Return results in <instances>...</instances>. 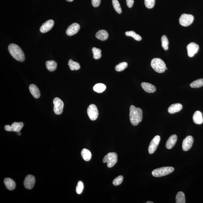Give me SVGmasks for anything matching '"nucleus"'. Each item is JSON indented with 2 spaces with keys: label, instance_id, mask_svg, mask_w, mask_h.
I'll return each instance as SVG.
<instances>
[{
  "label": "nucleus",
  "instance_id": "obj_1",
  "mask_svg": "<svg viewBox=\"0 0 203 203\" xmlns=\"http://www.w3.org/2000/svg\"><path fill=\"white\" fill-rule=\"evenodd\" d=\"M129 110V118L131 123L134 126H137L142 120V110L140 108L135 107L133 105L130 106Z\"/></svg>",
  "mask_w": 203,
  "mask_h": 203
},
{
  "label": "nucleus",
  "instance_id": "obj_2",
  "mask_svg": "<svg viewBox=\"0 0 203 203\" xmlns=\"http://www.w3.org/2000/svg\"><path fill=\"white\" fill-rule=\"evenodd\" d=\"M8 49L11 55L17 61L22 62L25 60V56L22 49L16 44H10Z\"/></svg>",
  "mask_w": 203,
  "mask_h": 203
},
{
  "label": "nucleus",
  "instance_id": "obj_3",
  "mask_svg": "<svg viewBox=\"0 0 203 203\" xmlns=\"http://www.w3.org/2000/svg\"><path fill=\"white\" fill-rule=\"evenodd\" d=\"M151 67L155 72L162 73L165 71L166 67L163 60L159 58L152 59L151 62Z\"/></svg>",
  "mask_w": 203,
  "mask_h": 203
},
{
  "label": "nucleus",
  "instance_id": "obj_4",
  "mask_svg": "<svg viewBox=\"0 0 203 203\" xmlns=\"http://www.w3.org/2000/svg\"><path fill=\"white\" fill-rule=\"evenodd\" d=\"M174 168L172 167H165L156 168L152 172V175L155 177L165 176L172 173Z\"/></svg>",
  "mask_w": 203,
  "mask_h": 203
},
{
  "label": "nucleus",
  "instance_id": "obj_5",
  "mask_svg": "<svg viewBox=\"0 0 203 203\" xmlns=\"http://www.w3.org/2000/svg\"><path fill=\"white\" fill-rule=\"evenodd\" d=\"M117 162V154L114 152H110L107 154L103 158V163H107L109 168H111L116 165Z\"/></svg>",
  "mask_w": 203,
  "mask_h": 203
},
{
  "label": "nucleus",
  "instance_id": "obj_6",
  "mask_svg": "<svg viewBox=\"0 0 203 203\" xmlns=\"http://www.w3.org/2000/svg\"><path fill=\"white\" fill-rule=\"evenodd\" d=\"M194 17L191 14H183L181 15L179 19V23L184 27H188L190 25L193 21Z\"/></svg>",
  "mask_w": 203,
  "mask_h": 203
},
{
  "label": "nucleus",
  "instance_id": "obj_7",
  "mask_svg": "<svg viewBox=\"0 0 203 203\" xmlns=\"http://www.w3.org/2000/svg\"><path fill=\"white\" fill-rule=\"evenodd\" d=\"M54 104V111L57 115H60L62 113L64 104L63 101L58 97H56L53 100Z\"/></svg>",
  "mask_w": 203,
  "mask_h": 203
},
{
  "label": "nucleus",
  "instance_id": "obj_8",
  "mask_svg": "<svg viewBox=\"0 0 203 203\" xmlns=\"http://www.w3.org/2000/svg\"><path fill=\"white\" fill-rule=\"evenodd\" d=\"M87 114L91 120L94 121L97 119L99 115L97 106L94 104L90 105L87 110Z\"/></svg>",
  "mask_w": 203,
  "mask_h": 203
},
{
  "label": "nucleus",
  "instance_id": "obj_9",
  "mask_svg": "<svg viewBox=\"0 0 203 203\" xmlns=\"http://www.w3.org/2000/svg\"><path fill=\"white\" fill-rule=\"evenodd\" d=\"M160 141L159 135H156L154 137L150 143L148 151L150 154H153L156 151Z\"/></svg>",
  "mask_w": 203,
  "mask_h": 203
},
{
  "label": "nucleus",
  "instance_id": "obj_10",
  "mask_svg": "<svg viewBox=\"0 0 203 203\" xmlns=\"http://www.w3.org/2000/svg\"><path fill=\"white\" fill-rule=\"evenodd\" d=\"M35 177L32 175H28L26 177L24 181V187L27 189L31 190L35 185Z\"/></svg>",
  "mask_w": 203,
  "mask_h": 203
},
{
  "label": "nucleus",
  "instance_id": "obj_11",
  "mask_svg": "<svg viewBox=\"0 0 203 203\" xmlns=\"http://www.w3.org/2000/svg\"><path fill=\"white\" fill-rule=\"evenodd\" d=\"M187 49L188 56L190 57H192L198 52L199 46L195 43L192 42L188 44Z\"/></svg>",
  "mask_w": 203,
  "mask_h": 203
},
{
  "label": "nucleus",
  "instance_id": "obj_12",
  "mask_svg": "<svg viewBox=\"0 0 203 203\" xmlns=\"http://www.w3.org/2000/svg\"><path fill=\"white\" fill-rule=\"evenodd\" d=\"M194 139L193 137L188 136L183 141L182 148L184 151H187L190 149L193 142Z\"/></svg>",
  "mask_w": 203,
  "mask_h": 203
},
{
  "label": "nucleus",
  "instance_id": "obj_13",
  "mask_svg": "<svg viewBox=\"0 0 203 203\" xmlns=\"http://www.w3.org/2000/svg\"><path fill=\"white\" fill-rule=\"evenodd\" d=\"M80 28V24L77 23H73L66 30V34L68 36H72L78 32Z\"/></svg>",
  "mask_w": 203,
  "mask_h": 203
},
{
  "label": "nucleus",
  "instance_id": "obj_14",
  "mask_svg": "<svg viewBox=\"0 0 203 203\" xmlns=\"http://www.w3.org/2000/svg\"><path fill=\"white\" fill-rule=\"evenodd\" d=\"M54 24V21L49 20L42 24L40 28V31L41 33H45L49 31L53 28Z\"/></svg>",
  "mask_w": 203,
  "mask_h": 203
},
{
  "label": "nucleus",
  "instance_id": "obj_15",
  "mask_svg": "<svg viewBox=\"0 0 203 203\" xmlns=\"http://www.w3.org/2000/svg\"><path fill=\"white\" fill-rule=\"evenodd\" d=\"M141 86L145 92L148 93H153L156 91V88L153 85L148 83H142Z\"/></svg>",
  "mask_w": 203,
  "mask_h": 203
},
{
  "label": "nucleus",
  "instance_id": "obj_16",
  "mask_svg": "<svg viewBox=\"0 0 203 203\" xmlns=\"http://www.w3.org/2000/svg\"><path fill=\"white\" fill-rule=\"evenodd\" d=\"M177 138H178L176 135L173 134L171 135L167 141L166 147L167 149H170L173 148L176 143Z\"/></svg>",
  "mask_w": 203,
  "mask_h": 203
},
{
  "label": "nucleus",
  "instance_id": "obj_17",
  "mask_svg": "<svg viewBox=\"0 0 203 203\" xmlns=\"http://www.w3.org/2000/svg\"><path fill=\"white\" fill-rule=\"evenodd\" d=\"M182 109V105L180 103H175L171 105L168 108V111L169 113L174 114L180 111Z\"/></svg>",
  "mask_w": 203,
  "mask_h": 203
},
{
  "label": "nucleus",
  "instance_id": "obj_18",
  "mask_svg": "<svg viewBox=\"0 0 203 203\" xmlns=\"http://www.w3.org/2000/svg\"><path fill=\"white\" fill-rule=\"evenodd\" d=\"M29 89L31 94L34 98L38 99L40 96V93L39 90L36 86L34 84L30 85Z\"/></svg>",
  "mask_w": 203,
  "mask_h": 203
},
{
  "label": "nucleus",
  "instance_id": "obj_19",
  "mask_svg": "<svg viewBox=\"0 0 203 203\" xmlns=\"http://www.w3.org/2000/svg\"><path fill=\"white\" fill-rule=\"evenodd\" d=\"M193 119L194 123L196 124H201L203 122L202 114L201 112L197 111L194 113Z\"/></svg>",
  "mask_w": 203,
  "mask_h": 203
},
{
  "label": "nucleus",
  "instance_id": "obj_20",
  "mask_svg": "<svg viewBox=\"0 0 203 203\" xmlns=\"http://www.w3.org/2000/svg\"><path fill=\"white\" fill-rule=\"evenodd\" d=\"M4 183L8 190L12 191L15 189L16 184L12 179L9 178H6L4 179Z\"/></svg>",
  "mask_w": 203,
  "mask_h": 203
},
{
  "label": "nucleus",
  "instance_id": "obj_21",
  "mask_svg": "<svg viewBox=\"0 0 203 203\" xmlns=\"http://www.w3.org/2000/svg\"><path fill=\"white\" fill-rule=\"evenodd\" d=\"M96 37L101 41H105L109 37V34L106 30H100L96 33Z\"/></svg>",
  "mask_w": 203,
  "mask_h": 203
},
{
  "label": "nucleus",
  "instance_id": "obj_22",
  "mask_svg": "<svg viewBox=\"0 0 203 203\" xmlns=\"http://www.w3.org/2000/svg\"><path fill=\"white\" fill-rule=\"evenodd\" d=\"M46 67L47 70L50 72H53L56 70L57 68V62L53 60L47 61L46 63Z\"/></svg>",
  "mask_w": 203,
  "mask_h": 203
},
{
  "label": "nucleus",
  "instance_id": "obj_23",
  "mask_svg": "<svg viewBox=\"0 0 203 203\" xmlns=\"http://www.w3.org/2000/svg\"><path fill=\"white\" fill-rule=\"evenodd\" d=\"M24 123L22 122H14L11 125V131L20 132L24 127Z\"/></svg>",
  "mask_w": 203,
  "mask_h": 203
},
{
  "label": "nucleus",
  "instance_id": "obj_24",
  "mask_svg": "<svg viewBox=\"0 0 203 203\" xmlns=\"http://www.w3.org/2000/svg\"><path fill=\"white\" fill-rule=\"evenodd\" d=\"M81 155L83 159L87 162L90 161L91 159L92 156L91 152L88 149H83L82 150Z\"/></svg>",
  "mask_w": 203,
  "mask_h": 203
},
{
  "label": "nucleus",
  "instance_id": "obj_25",
  "mask_svg": "<svg viewBox=\"0 0 203 203\" xmlns=\"http://www.w3.org/2000/svg\"><path fill=\"white\" fill-rule=\"evenodd\" d=\"M106 86L103 83H97L93 88L94 91L98 93H103L106 90Z\"/></svg>",
  "mask_w": 203,
  "mask_h": 203
},
{
  "label": "nucleus",
  "instance_id": "obj_26",
  "mask_svg": "<svg viewBox=\"0 0 203 203\" xmlns=\"http://www.w3.org/2000/svg\"><path fill=\"white\" fill-rule=\"evenodd\" d=\"M68 65L69 66L70 69L71 70H77L80 69V64L77 62L73 61L70 59L69 61Z\"/></svg>",
  "mask_w": 203,
  "mask_h": 203
},
{
  "label": "nucleus",
  "instance_id": "obj_27",
  "mask_svg": "<svg viewBox=\"0 0 203 203\" xmlns=\"http://www.w3.org/2000/svg\"><path fill=\"white\" fill-rule=\"evenodd\" d=\"M176 203H185V194L182 191H179L177 194L176 197Z\"/></svg>",
  "mask_w": 203,
  "mask_h": 203
},
{
  "label": "nucleus",
  "instance_id": "obj_28",
  "mask_svg": "<svg viewBox=\"0 0 203 203\" xmlns=\"http://www.w3.org/2000/svg\"><path fill=\"white\" fill-rule=\"evenodd\" d=\"M125 35L127 36L131 37L136 41H140L142 40V37L134 31H127L125 32Z\"/></svg>",
  "mask_w": 203,
  "mask_h": 203
},
{
  "label": "nucleus",
  "instance_id": "obj_29",
  "mask_svg": "<svg viewBox=\"0 0 203 203\" xmlns=\"http://www.w3.org/2000/svg\"><path fill=\"white\" fill-rule=\"evenodd\" d=\"M190 86L193 88H198L203 86V79H198L195 80L190 84Z\"/></svg>",
  "mask_w": 203,
  "mask_h": 203
},
{
  "label": "nucleus",
  "instance_id": "obj_30",
  "mask_svg": "<svg viewBox=\"0 0 203 203\" xmlns=\"http://www.w3.org/2000/svg\"><path fill=\"white\" fill-rule=\"evenodd\" d=\"M92 50L93 54V58L94 59L98 60L101 57L102 51L100 49L94 47L92 48Z\"/></svg>",
  "mask_w": 203,
  "mask_h": 203
},
{
  "label": "nucleus",
  "instance_id": "obj_31",
  "mask_svg": "<svg viewBox=\"0 0 203 203\" xmlns=\"http://www.w3.org/2000/svg\"><path fill=\"white\" fill-rule=\"evenodd\" d=\"M112 3L115 11L119 14H121L122 10L120 4L118 0H112Z\"/></svg>",
  "mask_w": 203,
  "mask_h": 203
},
{
  "label": "nucleus",
  "instance_id": "obj_32",
  "mask_svg": "<svg viewBox=\"0 0 203 203\" xmlns=\"http://www.w3.org/2000/svg\"><path fill=\"white\" fill-rule=\"evenodd\" d=\"M161 41H162V48L164 50H168V45L169 42L166 36L165 35L162 36L161 38Z\"/></svg>",
  "mask_w": 203,
  "mask_h": 203
},
{
  "label": "nucleus",
  "instance_id": "obj_33",
  "mask_svg": "<svg viewBox=\"0 0 203 203\" xmlns=\"http://www.w3.org/2000/svg\"><path fill=\"white\" fill-rule=\"evenodd\" d=\"M128 67V63L126 62H122L119 63L115 67V69L117 72H121L124 70Z\"/></svg>",
  "mask_w": 203,
  "mask_h": 203
},
{
  "label": "nucleus",
  "instance_id": "obj_34",
  "mask_svg": "<svg viewBox=\"0 0 203 203\" xmlns=\"http://www.w3.org/2000/svg\"><path fill=\"white\" fill-rule=\"evenodd\" d=\"M123 176L120 175L115 178L113 181V184L115 186H118L120 185L123 182Z\"/></svg>",
  "mask_w": 203,
  "mask_h": 203
},
{
  "label": "nucleus",
  "instance_id": "obj_35",
  "mask_svg": "<svg viewBox=\"0 0 203 203\" xmlns=\"http://www.w3.org/2000/svg\"><path fill=\"white\" fill-rule=\"evenodd\" d=\"M145 6L149 9H151L154 6L155 0H145Z\"/></svg>",
  "mask_w": 203,
  "mask_h": 203
},
{
  "label": "nucleus",
  "instance_id": "obj_36",
  "mask_svg": "<svg viewBox=\"0 0 203 203\" xmlns=\"http://www.w3.org/2000/svg\"><path fill=\"white\" fill-rule=\"evenodd\" d=\"M83 183L81 181H79L76 187V192L77 194H80L83 192Z\"/></svg>",
  "mask_w": 203,
  "mask_h": 203
},
{
  "label": "nucleus",
  "instance_id": "obj_37",
  "mask_svg": "<svg viewBox=\"0 0 203 203\" xmlns=\"http://www.w3.org/2000/svg\"><path fill=\"white\" fill-rule=\"evenodd\" d=\"M101 0H92V5L94 7H99L100 5Z\"/></svg>",
  "mask_w": 203,
  "mask_h": 203
},
{
  "label": "nucleus",
  "instance_id": "obj_38",
  "mask_svg": "<svg viewBox=\"0 0 203 203\" xmlns=\"http://www.w3.org/2000/svg\"><path fill=\"white\" fill-rule=\"evenodd\" d=\"M126 4L127 6L129 8H131L133 6L134 3V0H126Z\"/></svg>",
  "mask_w": 203,
  "mask_h": 203
},
{
  "label": "nucleus",
  "instance_id": "obj_39",
  "mask_svg": "<svg viewBox=\"0 0 203 203\" xmlns=\"http://www.w3.org/2000/svg\"><path fill=\"white\" fill-rule=\"evenodd\" d=\"M5 129L7 131H11V126L9 125H7L5 126Z\"/></svg>",
  "mask_w": 203,
  "mask_h": 203
},
{
  "label": "nucleus",
  "instance_id": "obj_40",
  "mask_svg": "<svg viewBox=\"0 0 203 203\" xmlns=\"http://www.w3.org/2000/svg\"><path fill=\"white\" fill-rule=\"evenodd\" d=\"M66 1H68V2H72L74 1V0H66Z\"/></svg>",
  "mask_w": 203,
  "mask_h": 203
},
{
  "label": "nucleus",
  "instance_id": "obj_41",
  "mask_svg": "<svg viewBox=\"0 0 203 203\" xmlns=\"http://www.w3.org/2000/svg\"><path fill=\"white\" fill-rule=\"evenodd\" d=\"M17 134H18V135H21V132H17Z\"/></svg>",
  "mask_w": 203,
  "mask_h": 203
},
{
  "label": "nucleus",
  "instance_id": "obj_42",
  "mask_svg": "<svg viewBox=\"0 0 203 203\" xmlns=\"http://www.w3.org/2000/svg\"><path fill=\"white\" fill-rule=\"evenodd\" d=\"M154 202H152L151 201H148L146 203H154Z\"/></svg>",
  "mask_w": 203,
  "mask_h": 203
},
{
  "label": "nucleus",
  "instance_id": "obj_43",
  "mask_svg": "<svg viewBox=\"0 0 203 203\" xmlns=\"http://www.w3.org/2000/svg\"><path fill=\"white\" fill-rule=\"evenodd\" d=\"M165 70H168V68H167V67L166 68V69H165Z\"/></svg>",
  "mask_w": 203,
  "mask_h": 203
}]
</instances>
